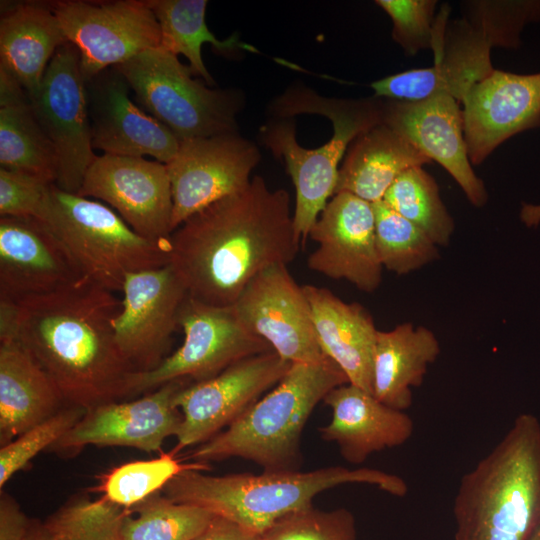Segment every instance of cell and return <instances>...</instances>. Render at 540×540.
<instances>
[{"instance_id":"cell-20","label":"cell","mask_w":540,"mask_h":540,"mask_svg":"<svg viewBox=\"0 0 540 540\" xmlns=\"http://www.w3.org/2000/svg\"><path fill=\"white\" fill-rule=\"evenodd\" d=\"M92 145L104 154L154 157L168 164L180 141L129 97L126 78L109 67L85 81Z\"/></svg>"},{"instance_id":"cell-30","label":"cell","mask_w":540,"mask_h":540,"mask_svg":"<svg viewBox=\"0 0 540 540\" xmlns=\"http://www.w3.org/2000/svg\"><path fill=\"white\" fill-rule=\"evenodd\" d=\"M0 168L55 184L58 160L23 86L0 68Z\"/></svg>"},{"instance_id":"cell-16","label":"cell","mask_w":540,"mask_h":540,"mask_svg":"<svg viewBox=\"0 0 540 540\" xmlns=\"http://www.w3.org/2000/svg\"><path fill=\"white\" fill-rule=\"evenodd\" d=\"M77 195L104 201L145 239L168 242L173 200L166 164L144 157L96 156Z\"/></svg>"},{"instance_id":"cell-35","label":"cell","mask_w":540,"mask_h":540,"mask_svg":"<svg viewBox=\"0 0 540 540\" xmlns=\"http://www.w3.org/2000/svg\"><path fill=\"white\" fill-rule=\"evenodd\" d=\"M436 0H376L392 21V38L406 55L432 49L434 58L441 50L448 24V7L435 16Z\"/></svg>"},{"instance_id":"cell-27","label":"cell","mask_w":540,"mask_h":540,"mask_svg":"<svg viewBox=\"0 0 540 540\" xmlns=\"http://www.w3.org/2000/svg\"><path fill=\"white\" fill-rule=\"evenodd\" d=\"M67 43L60 23L46 2L1 5L0 68L33 95L59 47Z\"/></svg>"},{"instance_id":"cell-43","label":"cell","mask_w":540,"mask_h":540,"mask_svg":"<svg viewBox=\"0 0 540 540\" xmlns=\"http://www.w3.org/2000/svg\"><path fill=\"white\" fill-rule=\"evenodd\" d=\"M519 215L527 227L538 226L540 224V204H523Z\"/></svg>"},{"instance_id":"cell-31","label":"cell","mask_w":540,"mask_h":540,"mask_svg":"<svg viewBox=\"0 0 540 540\" xmlns=\"http://www.w3.org/2000/svg\"><path fill=\"white\" fill-rule=\"evenodd\" d=\"M153 11L161 30V45L165 50L189 61V69L194 76L201 77L208 86L216 85L207 70L201 47L209 43L215 52L223 56H233L238 51L258 52L247 43L240 41L237 34L224 40L218 39L206 24L207 0H146Z\"/></svg>"},{"instance_id":"cell-3","label":"cell","mask_w":540,"mask_h":540,"mask_svg":"<svg viewBox=\"0 0 540 540\" xmlns=\"http://www.w3.org/2000/svg\"><path fill=\"white\" fill-rule=\"evenodd\" d=\"M383 99H344L292 84L273 98L259 140L283 160L295 187L293 224L303 245L335 194L339 164L356 137L382 123Z\"/></svg>"},{"instance_id":"cell-8","label":"cell","mask_w":540,"mask_h":540,"mask_svg":"<svg viewBox=\"0 0 540 540\" xmlns=\"http://www.w3.org/2000/svg\"><path fill=\"white\" fill-rule=\"evenodd\" d=\"M116 67L136 103L179 141L239 132L237 117L245 108V93L211 88L164 48L147 49Z\"/></svg>"},{"instance_id":"cell-41","label":"cell","mask_w":540,"mask_h":540,"mask_svg":"<svg viewBox=\"0 0 540 540\" xmlns=\"http://www.w3.org/2000/svg\"><path fill=\"white\" fill-rule=\"evenodd\" d=\"M30 522L19 503L10 494L1 492L0 540H24Z\"/></svg>"},{"instance_id":"cell-2","label":"cell","mask_w":540,"mask_h":540,"mask_svg":"<svg viewBox=\"0 0 540 540\" xmlns=\"http://www.w3.org/2000/svg\"><path fill=\"white\" fill-rule=\"evenodd\" d=\"M301 242L290 195L254 176L240 192L195 213L168 239L170 262L188 295L215 306H232L264 269L289 264Z\"/></svg>"},{"instance_id":"cell-25","label":"cell","mask_w":540,"mask_h":540,"mask_svg":"<svg viewBox=\"0 0 540 540\" xmlns=\"http://www.w3.org/2000/svg\"><path fill=\"white\" fill-rule=\"evenodd\" d=\"M323 354L353 384L372 394L373 356L378 334L368 310L347 303L327 288L303 286Z\"/></svg>"},{"instance_id":"cell-9","label":"cell","mask_w":540,"mask_h":540,"mask_svg":"<svg viewBox=\"0 0 540 540\" xmlns=\"http://www.w3.org/2000/svg\"><path fill=\"white\" fill-rule=\"evenodd\" d=\"M179 327L184 332L183 344L154 369L133 373L129 398L175 380L203 381L242 359L273 351L244 327L233 306H215L188 295L180 311Z\"/></svg>"},{"instance_id":"cell-22","label":"cell","mask_w":540,"mask_h":540,"mask_svg":"<svg viewBox=\"0 0 540 540\" xmlns=\"http://www.w3.org/2000/svg\"><path fill=\"white\" fill-rule=\"evenodd\" d=\"M382 123L439 163L472 205L486 204L487 190L469 160L458 100L444 94L417 101L383 99Z\"/></svg>"},{"instance_id":"cell-10","label":"cell","mask_w":540,"mask_h":540,"mask_svg":"<svg viewBox=\"0 0 540 540\" xmlns=\"http://www.w3.org/2000/svg\"><path fill=\"white\" fill-rule=\"evenodd\" d=\"M67 42L80 54L84 81L161 45L160 25L146 0L52 1Z\"/></svg>"},{"instance_id":"cell-40","label":"cell","mask_w":540,"mask_h":540,"mask_svg":"<svg viewBox=\"0 0 540 540\" xmlns=\"http://www.w3.org/2000/svg\"><path fill=\"white\" fill-rule=\"evenodd\" d=\"M53 184L0 168V216L38 218Z\"/></svg>"},{"instance_id":"cell-24","label":"cell","mask_w":540,"mask_h":540,"mask_svg":"<svg viewBox=\"0 0 540 540\" xmlns=\"http://www.w3.org/2000/svg\"><path fill=\"white\" fill-rule=\"evenodd\" d=\"M331 421L319 428L325 441L335 442L349 463L362 464L371 454L406 443L414 422L405 411L387 406L373 394L347 383L323 399Z\"/></svg>"},{"instance_id":"cell-15","label":"cell","mask_w":540,"mask_h":540,"mask_svg":"<svg viewBox=\"0 0 540 540\" xmlns=\"http://www.w3.org/2000/svg\"><path fill=\"white\" fill-rule=\"evenodd\" d=\"M122 291L113 320L117 346L136 372L149 371L167 357L188 291L170 264L128 273Z\"/></svg>"},{"instance_id":"cell-39","label":"cell","mask_w":540,"mask_h":540,"mask_svg":"<svg viewBox=\"0 0 540 540\" xmlns=\"http://www.w3.org/2000/svg\"><path fill=\"white\" fill-rule=\"evenodd\" d=\"M260 540H357L355 519L345 508L323 511L310 504L279 518Z\"/></svg>"},{"instance_id":"cell-29","label":"cell","mask_w":540,"mask_h":540,"mask_svg":"<svg viewBox=\"0 0 540 540\" xmlns=\"http://www.w3.org/2000/svg\"><path fill=\"white\" fill-rule=\"evenodd\" d=\"M440 354L435 334L411 323L378 331L374 356L372 394L389 407L405 411L413 401L412 388L423 383L428 366Z\"/></svg>"},{"instance_id":"cell-38","label":"cell","mask_w":540,"mask_h":540,"mask_svg":"<svg viewBox=\"0 0 540 540\" xmlns=\"http://www.w3.org/2000/svg\"><path fill=\"white\" fill-rule=\"evenodd\" d=\"M87 412L66 405L46 420L36 424L0 449V489L36 455L50 449Z\"/></svg>"},{"instance_id":"cell-4","label":"cell","mask_w":540,"mask_h":540,"mask_svg":"<svg viewBox=\"0 0 540 540\" xmlns=\"http://www.w3.org/2000/svg\"><path fill=\"white\" fill-rule=\"evenodd\" d=\"M455 540H529L540 525V421L519 414L466 472L453 502Z\"/></svg>"},{"instance_id":"cell-32","label":"cell","mask_w":540,"mask_h":540,"mask_svg":"<svg viewBox=\"0 0 540 540\" xmlns=\"http://www.w3.org/2000/svg\"><path fill=\"white\" fill-rule=\"evenodd\" d=\"M382 200L420 228L437 246L449 244L455 223L435 179L423 166L404 171Z\"/></svg>"},{"instance_id":"cell-7","label":"cell","mask_w":540,"mask_h":540,"mask_svg":"<svg viewBox=\"0 0 540 540\" xmlns=\"http://www.w3.org/2000/svg\"><path fill=\"white\" fill-rule=\"evenodd\" d=\"M60 241L80 273L122 291L128 273L169 264L168 242L137 234L112 208L53 184L37 218Z\"/></svg>"},{"instance_id":"cell-26","label":"cell","mask_w":540,"mask_h":540,"mask_svg":"<svg viewBox=\"0 0 540 540\" xmlns=\"http://www.w3.org/2000/svg\"><path fill=\"white\" fill-rule=\"evenodd\" d=\"M66 406L58 388L16 339H0V446Z\"/></svg>"},{"instance_id":"cell-34","label":"cell","mask_w":540,"mask_h":540,"mask_svg":"<svg viewBox=\"0 0 540 540\" xmlns=\"http://www.w3.org/2000/svg\"><path fill=\"white\" fill-rule=\"evenodd\" d=\"M373 204L375 242L383 269L403 275L439 258L438 246L383 200Z\"/></svg>"},{"instance_id":"cell-36","label":"cell","mask_w":540,"mask_h":540,"mask_svg":"<svg viewBox=\"0 0 540 540\" xmlns=\"http://www.w3.org/2000/svg\"><path fill=\"white\" fill-rule=\"evenodd\" d=\"M195 464L180 463L174 454L125 463L104 478L101 485L103 498L123 509L133 508L162 490L181 471Z\"/></svg>"},{"instance_id":"cell-5","label":"cell","mask_w":540,"mask_h":540,"mask_svg":"<svg viewBox=\"0 0 540 540\" xmlns=\"http://www.w3.org/2000/svg\"><path fill=\"white\" fill-rule=\"evenodd\" d=\"M204 465L181 471L161 490L166 498L203 507L261 537L279 518L311 504L320 492L347 483L376 486L391 495L408 492L399 476L372 468L331 466L308 472L268 471L210 476Z\"/></svg>"},{"instance_id":"cell-11","label":"cell","mask_w":540,"mask_h":540,"mask_svg":"<svg viewBox=\"0 0 540 540\" xmlns=\"http://www.w3.org/2000/svg\"><path fill=\"white\" fill-rule=\"evenodd\" d=\"M35 116L55 148V185L78 194L96 158L92 145L85 81L80 54L67 42L57 49L38 90L29 96Z\"/></svg>"},{"instance_id":"cell-45","label":"cell","mask_w":540,"mask_h":540,"mask_svg":"<svg viewBox=\"0 0 540 540\" xmlns=\"http://www.w3.org/2000/svg\"><path fill=\"white\" fill-rule=\"evenodd\" d=\"M529 540H540V525H539V527L535 530V532L533 533V535L530 537Z\"/></svg>"},{"instance_id":"cell-14","label":"cell","mask_w":540,"mask_h":540,"mask_svg":"<svg viewBox=\"0 0 540 540\" xmlns=\"http://www.w3.org/2000/svg\"><path fill=\"white\" fill-rule=\"evenodd\" d=\"M287 264H274L255 276L232 305L239 320L283 360L316 364L327 361L318 343L303 286Z\"/></svg>"},{"instance_id":"cell-1","label":"cell","mask_w":540,"mask_h":540,"mask_svg":"<svg viewBox=\"0 0 540 540\" xmlns=\"http://www.w3.org/2000/svg\"><path fill=\"white\" fill-rule=\"evenodd\" d=\"M122 301L82 277L17 302L0 301V339H16L52 379L66 405L91 410L129 398L136 371L117 346Z\"/></svg>"},{"instance_id":"cell-42","label":"cell","mask_w":540,"mask_h":540,"mask_svg":"<svg viewBox=\"0 0 540 540\" xmlns=\"http://www.w3.org/2000/svg\"><path fill=\"white\" fill-rule=\"evenodd\" d=\"M193 540H260V537L216 515L208 527Z\"/></svg>"},{"instance_id":"cell-17","label":"cell","mask_w":540,"mask_h":540,"mask_svg":"<svg viewBox=\"0 0 540 540\" xmlns=\"http://www.w3.org/2000/svg\"><path fill=\"white\" fill-rule=\"evenodd\" d=\"M499 47L490 29L476 17H462L447 24L442 50L427 68H415L374 81V97L417 101L435 95H449L459 102L471 87L495 68L491 49Z\"/></svg>"},{"instance_id":"cell-37","label":"cell","mask_w":540,"mask_h":540,"mask_svg":"<svg viewBox=\"0 0 540 540\" xmlns=\"http://www.w3.org/2000/svg\"><path fill=\"white\" fill-rule=\"evenodd\" d=\"M123 508L104 499L77 498L44 523L52 540H122Z\"/></svg>"},{"instance_id":"cell-12","label":"cell","mask_w":540,"mask_h":540,"mask_svg":"<svg viewBox=\"0 0 540 540\" xmlns=\"http://www.w3.org/2000/svg\"><path fill=\"white\" fill-rule=\"evenodd\" d=\"M291 365L268 351L242 359L212 378L183 386L173 399L182 413L174 453L200 445L227 428L261 394L277 385Z\"/></svg>"},{"instance_id":"cell-21","label":"cell","mask_w":540,"mask_h":540,"mask_svg":"<svg viewBox=\"0 0 540 540\" xmlns=\"http://www.w3.org/2000/svg\"><path fill=\"white\" fill-rule=\"evenodd\" d=\"M461 103L469 160L479 165L509 138L540 127V72L494 69Z\"/></svg>"},{"instance_id":"cell-44","label":"cell","mask_w":540,"mask_h":540,"mask_svg":"<svg viewBox=\"0 0 540 540\" xmlns=\"http://www.w3.org/2000/svg\"><path fill=\"white\" fill-rule=\"evenodd\" d=\"M24 540H52V537L45 523L31 519L30 526Z\"/></svg>"},{"instance_id":"cell-18","label":"cell","mask_w":540,"mask_h":540,"mask_svg":"<svg viewBox=\"0 0 540 540\" xmlns=\"http://www.w3.org/2000/svg\"><path fill=\"white\" fill-rule=\"evenodd\" d=\"M308 238L318 244L307 258L310 270L346 280L366 293L379 287L383 267L376 249L372 203L349 192L334 194Z\"/></svg>"},{"instance_id":"cell-33","label":"cell","mask_w":540,"mask_h":540,"mask_svg":"<svg viewBox=\"0 0 540 540\" xmlns=\"http://www.w3.org/2000/svg\"><path fill=\"white\" fill-rule=\"evenodd\" d=\"M128 512L121 526L122 540H193L216 516L192 504L174 502L159 492Z\"/></svg>"},{"instance_id":"cell-19","label":"cell","mask_w":540,"mask_h":540,"mask_svg":"<svg viewBox=\"0 0 540 540\" xmlns=\"http://www.w3.org/2000/svg\"><path fill=\"white\" fill-rule=\"evenodd\" d=\"M185 385V380L171 381L138 399L88 410L49 450L61 456L75 455L88 445L158 451L179 430L182 413L173 399Z\"/></svg>"},{"instance_id":"cell-6","label":"cell","mask_w":540,"mask_h":540,"mask_svg":"<svg viewBox=\"0 0 540 540\" xmlns=\"http://www.w3.org/2000/svg\"><path fill=\"white\" fill-rule=\"evenodd\" d=\"M347 383V376L330 359L294 363L272 391L200 444L189 458L202 464L240 457L268 471L296 470L301 434L313 409L332 389Z\"/></svg>"},{"instance_id":"cell-28","label":"cell","mask_w":540,"mask_h":540,"mask_svg":"<svg viewBox=\"0 0 540 540\" xmlns=\"http://www.w3.org/2000/svg\"><path fill=\"white\" fill-rule=\"evenodd\" d=\"M430 162L404 136L380 123L350 144L339 168L335 194L349 192L375 203L404 171Z\"/></svg>"},{"instance_id":"cell-13","label":"cell","mask_w":540,"mask_h":540,"mask_svg":"<svg viewBox=\"0 0 540 540\" xmlns=\"http://www.w3.org/2000/svg\"><path fill=\"white\" fill-rule=\"evenodd\" d=\"M261 160L258 146L237 133L180 141L166 164L172 188V232L209 205L242 191Z\"/></svg>"},{"instance_id":"cell-23","label":"cell","mask_w":540,"mask_h":540,"mask_svg":"<svg viewBox=\"0 0 540 540\" xmlns=\"http://www.w3.org/2000/svg\"><path fill=\"white\" fill-rule=\"evenodd\" d=\"M82 277L44 222L35 217H0V301L46 294Z\"/></svg>"}]
</instances>
